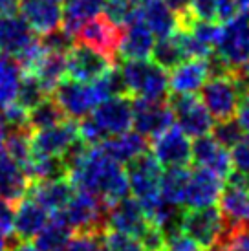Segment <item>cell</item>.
I'll return each instance as SVG.
<instances>
[{
  "label": "cell",
  "mask_w": 249,
  "mask_h": 251,
  "mask_svg": "<svg viewBox=\"0 0 249 251\" xmlns=\"http://www.w3.org/2000/svg\"><path fill=\"white\" fill-rule=\"evenodd\" d=\"M167 105L174 114V121L189 138H200L211 132L215 119L205 105L194 94H174L167 96Z\"/></svg>",
  "instance_id": "52a82bcc"
},
{
  "label": "cell",
  "mask_w": 249,
  "mask_h": 251,
  "mask_svg": "<svg viewBox=\"0 0 249 251\" xmlns=\"http://www.w3.org/2000/svg\"><path fill=\"white\" fill-rule=\"evenodd\" d=\"M51 98L55 99V103L61 106L68 119H83L84 116L92 114V110L108 96L99 81L83 83L72 77H64L51 90Z\"/></svg>",
  "instance_id": "3957f363"
},
{
  "label": "cell",
  "mask_w": 249,
  "mask_h": 251,
  "mask_svg": "<svg viewBox=\"0 0 249 251\" xmlns=\"http://www.w3.org/2000/svg\"><path fill=\"white\" fill-rule=\"evenodd\" d=\"M174 125V114L163 101L132 99V128L143 138H156Z\"/></svg>",
  "instance_id": "5bb4252c"
},
{
  "label": "cell",
  "mask_w": 249,
  "mask_h": 251,
  "mask_svg": "<svg viewBox=\"0 0 249 251\" xmlns=\"http://www.w3.org/2000/svg\"><path fill=\"white\" fill-rule=\"evenodd\" d=\"M238 11H249V0H235Z\"/></svg>",
  "instance_id": "db71d44e"
},
{
  "label": "cell",
  "mask_w": 249,
  "mask_h": 251,
  "mask_svg": "<svg viewBox=\"0 0 249 251\" xmlns=\"http://www.w3.org/2000/svg\"><path fill=\"white\" fill-rule=\"evenodd\" d=\"M77 136L79 132H77V123H74V119H64L57 125L31 130V152L62 156Z\"/></svg>",
  "instance_id": "ac0fdd59"
},
{
  "label": "cell",
  "mask_w": 249,
  "mask_h": 251,
  "mask_svg": "<svg viewBox=\"0 0 249 251\" xmlns=\"http://www.w3.org/2000/svg\"><path fill=\"white\" fill-rule=\"evenodd\" d=\"M26 175L29 181L53 180L68 175V167L61 156H48V154H31Z\"/></svg>",
  "instance_id": "d6a6232c"
},
{
  "label": "cell",
  "mask_w": 249,
  "mask_h": 251,
  "mask_svg": "<svg viewBox=\"0 0 249 251\" xmlns=\"http://www.w3.org/2000/svg\"><path fill=\"white\" fill-rule=\"evenodd\" d=\"M163 251H203V250L187 233H183V231H174L171 235H165Z\"/></svg>",
  "instance_id": "7bdbcfd3"
},
{
  "label": "cell",
  "mask_w": 249,
  "mask_h": 251,
  "mask_svg": "<svg viewBox=\"0 0 249 251\" xmlns=\"http://www.w3.org/2000/svg\"><path fill=\"white\" fill-rule=\"evenodd\" d=\"M191 151H193V161L198 167L207 169L211 173L218 175L220 178H225L229 175V171L233 169L229 151L209 134L194 138Z\"/></svg>",
  "instance_id": "44dd1931"
},
{
  "label": "cell",
  "mask_w": 249,
  "mask_h": 251,
  "mask_svg": "<svg viewBox=\"0 0 249 251\" xmlns=\"http://www.w3.org/2000/svg\"><path fill=\"white\" fill-rule=\"evenodd\" d=\"M62 7V28L75 35L81 24L103 13L104 0H64Z\"/></svg>",
  "instance_id": "4dcf8cb0"
},
{
  "label": "cell",
  "mask_w": 249,
  "mask_h": 251,
  "mask_svg": "<svg viewBox=\"0 0 249 251\" xmlns=\"http://www.w3.org/2000/svg\"><path fill=\"white\" fill-rule=\"evenodd\" d=\"M231 165L236 171L249 173V134H244L235 145L231 147Z\"/></svg>",
  "instance_id": "b9f144b4"
},
{
  "label": "cell",
  "mask_w": 249,
  "mask_h": 251,
  "mask_svg": "<svg viewBox=\"0 0 249 251\" xmlns=\"http://www.w3.org/2000/svg\"><path fill=\"white\" fill-rule=\"evenodd\" d=\"M22 70L15 59L0 55V108L7 106L15 101Z\"/></svg>",
  "instance_id": "e575fe53"
},
{
  "label": "cell",
  "mask_w": 249,
  "mask_h": 251,
  "mask_svg": "<svg viewBox=\"0 0 249 251\" xmlns=\"http://www.w3.org/2000/svg\"><path fill=\"white\" fill-rule=\"evenodd\" d=\"M101 251H145L138 237L116 229H106L103 233Z\"/></svg>",
  "instance_id": "f35d334b"
},
{
  "label": "cell",
  "mask_w": 249,
  "mask_h": 251,
  "mask_svg": "<svg viewBox=\"0 0 249 251\" xmlns=\"http://www.w3.org/2000/svg\"><path fill=\"white\" fill-rule=\"evenodd\" d=\"M29 178L26 171L6 151H0V198L9 203H19L29 189Z\"/></svg>",
  "instance_id": "603a6c76"
},
{
  "label": "cell",
  "mask_w": 249,
  "mask_h": 251,
  "mask_svg": "<svg viewBox=\"0 0 249 251\" xmlns=\"http://www.w3.org/2000/svg\"><path fill=\"white\" fill-rule=\"evenodd\" d=\"M0 251H9V244H7V237L0 235Z\"/></svg>",
  "instance_id": "11a10c76"
},
{
  "label": "cell",
  "mask_w": 249,
  "mask_h": 251,
  "mask_svg": "<svg viewBox=\"0 0 249 251\" xmlns=\"http://www.w3.org/2000/svg\"><path fill=\"white\" fill-rule=\"evenodd\" d=\"M216 53L227 63L231 70L249 64V15L248 11L236 13L233 19L220 26L216 42Z\"/></svg>",
  "instance_id": "8992f818"
},
{
  "label": "cell",
  "mask_w": 249,
  "mask_h": 251,
  "mask_svg": "<svg viewBox=\"0 0 249 251\" xmlns=\"http://www.w3.org/2000/svg\"><path fill=\"white\" fill-rule=\"evenodd\" d=\"M181 231L196 240L201 250H209L220 244L225 231V220L216 205L185 209L181 218Z\"/></svg>",
  "instance_id": "ba28073f"
},
{
  "label": "cell",
  "mask_w": 249,
  "mask_h": 251,
  "mask_svg": "<svg viewBox=\"0 0 249 251\" xmlns=\"http://www.w3.org/2000/svg\"><path fill=\"white\" fill-rule=\"evenodd\" d=\"M121 29L104 17H94L90 21L79 26L75 31V41L101 51L110 59L112 63L118 61V48L121 41Z\"/></svg>",
  "instance_id": "9a60e30c"
},
{
  "label": "cell",
  "mask_w": 249,
  "mask_h": 251,
  "mask_svg": "<svg viewBox=\"0 0 249 251\" xmlns=\"http://www.w3.org/2000/svg\"><path fill=\"white\" fill-rule=\"evenodd\" d=\"M209 79L205 59H185L169 75V90L174 94H196Z\"/></svg>",
  "instance_id": "484cf974"
},
{
  "label": "cell",
  "mask_w": 249,
  "mask_h": 251,
  "mask_svg": "<svg viewBox=\"0 0 249 251\" xmlns=\"http://www.w3.org/2000/svg\"><path fill=\"white\" fill-rule=\"evenodd\" d=\"M99 147L103 149L104 154H108L112 160H116L121 165H126L130 160L149 151L147 138H143L136 130H124L121 134L110 136L103 143H99Z\"/></svg>",
  "instance_id": "83f0119b"
},
{
  "label": "cell",
  "mask_w": 249,
  "mask_h": 251,
  "mask_svg": "<svg viewBox=\"0 0 249 251\" xmlns=\"http://www.w3.org/2000/svg\"><path fill=\"white\" fill-rule=\"evenodd\" d=\"M145 251H163L165 246V235L161 233L159 227H156L154 224H147V227L141 231V235L138 237Z\"/></svg>",
  "instance_id": "ee69618b"
},
{
  "label": "cell",
  "mask_w": 249,
  "mask_h": 251,
  "mask_svg": "<svg viewBox=\"0 0 249 251\" xmlns=\"http://www.w3.org/2000/svg\"><path fill=\"white\" fill-rule=\"evenodd\" d=\"M61 2H64V0H61Z\"/></svg>",
  "instance_id": "9f6ffc18"
},
{
  "label": "cell",
  "mask_w": 249,
  "mask_h": 251,
  "mask_svg": "<svg viewBox=\"0 0 249 251\" xmlns=\"http://www.w3.org/2000/svg\"><path fill=\"white\" fill-rule=\"evenodd\" d=\"M200 99L213 119L220 121V119L235 118L242 98L231 81V77L222 75L209 77L203 83V86L200 88Z\"/></svg>",
  "instance_id": "9c48e42d"
},
{
  "label": "cell",
  "mask_w": 249,
  "mask_h": 251,
  "mask_svg": "<svg viewBox=\"0 0 249 251\" xmlns=\"http://www.w3.org/2000/svg\"><path fill=\"white\" fill-rule=\"evenodd\" d=\"M235 118L238 119V123L242 125L244 132L249 134V94L240 99V105H238V110H236Z\"/></svg>",
  "instance_id": "681fc988"
},
{
  "label": "cell",
  "mask_w": 249,
  "mask_h": 251,
  "mask_svg": "<svg viewBox=\"0 0 249 251\" xmlns=\"http://www.w3.org/2000/svg\"><path fill=\"white\" fill-rule=\"evenodd\" d=\"M4 110V119H6L7 126H9V130L11 128H29L28 125V110L26 108H22L19 103H9L7 106L2 108Z\"/></svg>",
  "instance_id": "f6af8a7d"
},
{
  "label": "cell",
  "mask_w": 249,
  "mask_h": 251,
  "mask_svg": "<svg viewBox=\"0 0 249 251\" xmlns=\"http://www.w3.org/2000/svg\"><path fill=\"white\" fill-rule=\"evenodd\" d=\"M75 187L72 185L68 176L53 178V180H41L29 183L28 193L37 203H41L48 213H59L68 203Z\"/></svg>",
  "instance_id": "7402d4cb"
},
{
  "label": "cell",
  "mask_w": 249,
  "mask_h": 251,
  "mask_svg": "<svg viewBox=\"0 0 249 251\" xmlns=\"http://www.w3.org/2000/svg\"><path fill=\"white\" fill-rule=\"evenodd\" d=\"M114 63L108 57L97 51V50L86 46L83 42H77L66 53V72L72 79L83 81V83H94L99 77H103L110 70Z\"/></svg>",
  "instance_id": "30bf717a"
},
{
  "label": "cell",
  "mask_w": 249,
  "mask_h": 251,
  "mask_svg": "<svg viewBox=\"0 0 249 251\" xmlns=\"http://www.w3.org/2000/svg\"><path fill=\"white\" fill-rule=\"evenodd\" d=\"M152 140V154L161 167H187L193 161L191 138L178 125H171Z\"/></svg>",
  "instance_id": "7c38bea8"
},
{
  "label": "cell",
  "mask_w": 249,
  "mask_h": 251,
  "mask_svg": "<svg viewBox=\"0 0 249 251\" xmlns=\"http://www.w3.org/2000/svg\"><path fill=\"white\" fill-rule=\"evenodd\" d=\"M222 189H224V178H220L218 175L211 173L207 169L196 167L189 175L181 205L185 209L215 205L220 198Z\"/></svg>",
  "instance_id": "2e32d148"
},
{
  "label": "cell",
  "mask_w": 249,
  "mask_h": 251,
  "mask_svg": "<svg viewBox=\"0 0 249 251\" xmlns=\"http://www.w3.org/2000/svg\"><path fill=\"white\" fill-rule=\"evenodd\" d=\"M149 218L143 205L134 196H123L121 200L114 202L106 209V227L116 229L132 237H139L141 231L147 227Z\"/></svg>",
  "instance_id": "e0dca14e"
},
{
  "label": "cell",
  "mask_w": 249,
  "mask_h": 251,
  "mask_svg": "<svg viewBox=\"0 0 249 251\" xmlns=\"http://www.w3.org/2000/svg\"><path fill=\"white\" fill-rule=\"evenodd\" d=\"M108 205L88 191L75 189L68 203L59 211L74 233H97L103 235L106 227Z\"/></svg>",
  "instance_id": "277c9868"
},
{
  "label": "cell",
  "mask_w": 249,
  "mask_h": 251,
  "mask_svg": "<svg viewBox=\"0 0 249 251\" xmlns=\"http://www.w3.org/2000/svg\"><path fill=\"white\" fill-rule=\"evenodd\" d=\"M68 180L81 191H88L106 205L128 195L126 171L121 163L112 160L99 145L88 147L68 167Z\"/></svg>",
  "instance_id": "6da1fadb"
},
{
  "label": "cell",
  "mask_w": 249,
  "mask_h": 251,
  "mask_svg": "<svg viewBox=\"0 0 249 251\" xmlns=\"http://www.w3.org/2000/svg\"><path fill=\"white\" fill-rule=\"evenodd\" d=\"M64 119L68 118L64 116V112L61 110V106L57 105L53 98H44L39 105H35L31 110H28V125L31 130L57 125Z\"/></svg>",
  "instance_id": "8d00e7d4"
},
{
  "label": "cell",
  "mask_w": 249,
  "mask_h": 251,
  "mask_svg": "<svg viewBox=\"0 0 249 251\" xmlns=\"http://www.w3.org/2000/svg\"><path fill=\"white\" fill-rule=\"evenodd\" d=\"M191 9L198 19L215 21V0H191Z\"/></svg>",
  "instance_id": "c3c4849f"
},
{
  "label": "cell",
  "mask_w": 249,
  "mask_h": 251,
  "mask_svg": "<svg viewBox=\"0 0 249 251\" xmlns=\"http://www.w3.org/2000/svg\"><path fill=\"white\" fill-rule=\"evenodd\" d=\"M50 213L41 203H37L29 196V198H22L13 216V233L19 240H29L33 238L42 226L48 222Z\"/></svg>",
  "instance_id": "4316f807"
},
{
  "label": "cell",
  "mask_w": 249,
  "mask_h": 251,
  "mask_svg": "<svg viewBox=\"0 0 249 251\" xmlns=\"http://www.w3.org/2000/svg\"><path fill=\"white\" fill-rule=\"evenodd\" d=\"M39 42V37L22 15H0V55L21 59Z\"/></svg>",
  "instance_id": "4fadbf2b"
},
{
  "label": "cell",
  "mask_w": 249,
  "mask_h": 251,
  "mask_svg": "<svg viewBox=\"0 0 249 251\" xmlns=\"http://www.w3.org/2000/svg\"><path fill=\"white\" fill-rule=\"evenodd\" d=\"M44 98H48V92L42 88L39 79L33 74H22L19 90H17V96H15V103H19L26 110H31Z\"/></svg>",
  "instance_id": "74e56055"
},
{
  "label": "cell",
  "mask_w": 249,
  "mask_h": 251,
  "mask_svg": "<svg viewBox=\"0 0 249 251\" xmlns=\"http://www.w3.org/2000/svg\"><path fill=\"white\" fill-rule=\"evenodd\" d=\"M124 84L128 96L136 99H147V101H165L169 90V74L161 66L149 61V59H138V61H126L121 66Z\"/></svg>",
  "instance_id": "7a4b0ae2"
},
{
  "label": "cell",
  "mask_w": 249,
  "mask_h": 251,
  "mask_svg": "<svg viewBox=\"0 0 249 251\" xmlns=\"http://www.w3.org/2000/svg\"><path fill=\"white\" fill-rule=\"evenodd\" d=\"M156 37L141 19H132L126 26L121 29V41H119L118 57L124 61H138V59H149L152 53V46Z\"/></svg>",
  "instance_id": "d6986e66"
},
{
  "label": "cell",
  "mask_w": 249,
  "mask_h": 251,
  "mask_svg": "<svg viewBox=\"0 0 249 251\" xmlns=\"http://www.w3.org/2000/svg\"><path fill=\"white\" fill-rule=\"evenodd\" d=\"M211 136L215 138L220 145H224L225 149H231V147L235 145L236 141L242 138L244 134V128L242 125L238 123V119L236 118H229V119H220L218 123L213 125L211 128Z\"/></svg>",
  "instance_id": "ab89813d"
},
{
  "label": "cell",
  "mask_w": 249,
  "mask_h": 251,
  "mask_svg": "<svg viewBox=\"0 0 249 251\" xmlns=\"http://www.w3.org/2000/svg\"><path fill=\"white\" fill-rule=\"evenodd\" d=\"M106 138L130 130L132 126V98L130 96H114L106 98L88 114Z\"/></svg>",
  "instance_id": "8fae6325"
},
{
  "label": "cell",
  "mask_w": 249,
  "mask_h": 251,
  "mask_svg": "<svg viewBox=\"0 0 249 251\" xmlns=\"http://www.w3.org/2000/svg\"><path fill=\"white\" fill-rule=\"evenodd\" d=\"M4 151L26 171L31 160V128H11L4 143Z\"/></svg>",
  "instance_id": "d590c367"
},
{
  "label": "cell",
  "mask_w": 249,
  "mask_h": 251,
  "mask_svg": "<svg viewBox=\"0 0 249 251\" xmlns=\"http://www.w3.org/2000/svg\"><path fill=\"white\" fill-rule=\"evenodd\" d=\"M31 74L39 79L42 88L48 94H51V90L57 84L68 75V72H66V53H57V51H46L44 50V53L41 55L39 63H37Z\"/></svg>",
  "instance_id": "f546056e"
},
{
  "label": "cell",
  "mask_w": 249,
  "mask_h": 251,
  "mask_svg": "<svg viewBox=\"0 0 249 251\" xmlns=\"http://www.w3.org/2000/svg\"><path fill=\"white\" fill-rule=\"evenodd\" d=\"M150 57H152L154 63L158 64V66H161V68L167 72H171L180 63H183L187 57H185L183 48H181L180 37H178V29L174 31L173 35L161 37V39H158V41H154Z\"/></svg>",
  "instance_id": "1f68e13d"
},
{
  "label": "cell",
  "mask_w": 249,
  "mask_h": 251,
  "mask_svg": "<svg viewBox=\"0 0 249 251\" xmlns=\"http://www.w3.org/2000/svg\"><path fill=\"white\" fill-rule=\"evenodd\" d=\"M9 251H39L29 240H19L15 246H9Z\"/></svg>",
  "instance_id": "816d5d0a"
},
{
  "label": "cell",
  "mask_w": 249,
  "mask_h": 251,
  "mask_svg": "<svg viewBox=\"0 0 249 251\" xmlns=\"http://www.w3.org/2000/svg\"><path fill=\"white\" fill-rule=\"evenodd\" d=\"M74 229L68 226L61 213H51L48 222L35 235V248L39 251H57L70 240Z\"/></svg>",
  "instance_id": "f1b7e54d"
},
{
  "label": "cell",
  "mask_w": 249,
  "mask_h": 251,
  "mask_svg": "<svg viewBox=\"0 0 249 251\" xmlns=\"http://www.w3.org/2000/svg\"><path fill=\"white\" fill-rule=\"evenodd\" d=\"M218 203H220L218 209L222 211L224 220H225L224 235L236 227L249 226V191L224 183Z\"/></svg>",
  "instance_id": "cb8c5ba5"
},
{
  "label": "cell",
  "mask_w": 249,
  "mask_h": 251,
  "mask_svg": "<svg viewBox=\"0 0 249 251\" xmlns=\"http://www.w3.org/2000/svg\"><path fill=\"white\" fill-rule=\"evenodd\" d=\"M138 17L145 22L156 39L173 35L180 28L178 17L167 6L165 0H141L138 6Z\"/></svg>",
  "instance_id": "d4e9b609"
},
{
  "label": "cell",
  "mask_w": 249,
  "mask_h": 251,
  "mask_svg": "<svg viewBox=\"0 0 249 251\" xmlns=\"http://www.w3.org/2000/svg\"><path fill=\"white\" fill-rule=\"evenodd\" d=\"M13 216H15L13 203H9L0 198V235L2 237H9L13 233Z\"/></svg>",
  "instance_id": "bcb514c9"
},
{
  "label": "cell",
  "mask_w": 249,
  "mask_h": 251,
  "mask_svg": "<svg viewBox=\"0 0 249 251\" xmlns=\"http://www.w3.org/2000/svg\"><path fill=\"white\" fill-rule=\"evenodd\" d=\"M21 0H0V15H9L15 13L19 9Z\"/></svg>",
  "instance_id": "f907efd6"
},
{
  "label": "cell",
  "mask_w": 249,
  "mask_h": 251,
  "mask_svg": "<svg viewBox=\"0 0 249 251\" xmlns=\"http://www.w3.org/2000/svg\"><path fill=\"white\" fill-rule=\"evenodd\" d=\"M7 134H9V126H7V123H6V119H4V116L0 114V151L4 149V143H6Z\"/></svg>",
  "instance_id": "f5cc1de1"
},
{
  "label": "cell",
  "mask_w": 249,
  "mask_h": 251,
  "mask_svg": "<svg viewBox=\"0 0 249 251\" xmlns=\"http://www.w3.org/2000/svg\"><path fill=\"white\" fill-rule=\"evenodd\" d=\"M19 9L37 35H44L62 24L61 0H21Z\"/></svg>",
  "instance_id": "ffe728a7"
},
{
  "label": "cell",
  "mask_w": 249,
  "mask_h": 251,
  "mask_svg": "<svg viewBox=\"0 0 249 251\" xmlns=\"http://www.w3.org/2000/svg\"><path fill=\"white\" fill-rule=\"evenodd\" d=\"M238 11L235 0H215V19L220 22H225L233 19Z\"/></svg>",
  "instance_id": "7dc6e473"
},
{
  "label": "cell",
  "mask_w": 249,
  "mask_h": 251,
  "mask_svg": "<svg viewBox=\"0 0 249 251\" xmlns=\"http://www.w3.org/2000/svg\"><path fill=\"white\" fill-rule=\"evenodd\" d=\"M124 171H126V180H128V191L143 205L145 211L161 198L159 181L163 175V167L154 158V154H150L149 151L139 154L138 158L126 163Z\"/></svg>",
  "instance_id": "5b68a950"
},
{
  "label": "cell",
  "mask_w": 249,
  "mask_h": 251,
  "mask_svg": "<svg viewBox=\"0 0 249 251\" xmlns=\"http://www.w3.org/2000/svg\"><path fill=\"white\" fill-rule=\"evenodd\" d=\"M41 41V46L46 51H57V53H68L72 46L75 44V35L74 33H70L68 29L64 28H55L48 31V33H44V35L39 39Z\"/></svg>",
  "instance_id": "60d3db41"
},
{
  "label": "cell",
  "mask_w": 249,
  "mask_h": 251,
  "mask_svg": "<svg viewBox=\"0 0 249 251\" xmlns=\"http://www.w3.org/2000/svg\"><path fill=\"white\" fill-rule=\"evenodd\" d=\"M189 175H191V169L187 167H167V171H163V175H161V181H159L161 198L171 203L181 205Z\"/></svg>",
  "instance_id": "836d02e7"
}]
</instances>
